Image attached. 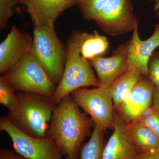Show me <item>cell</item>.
Instances as JSON below:
<instances>
[{
    "label": "cell",
    "instance_id": "6da1fadb",
    "mask_svg": "<svg viewBox=\"0 0 159 159\" xmlns=\"http://www.w3.org/2000/svg\"><path fill=\"white\" fill-rule=\"evenodd\" d=\"M95 124L80 111L70 95L56 106L47 136L54 139L65 159H80L81 146Z\"/></svg>",
    "mask_w": 159,
    "mask_h": 159
},
{
    "label": "cell",
    "instance_id": "7a4b0ae2",
    "mask_svg": "<svg viewBox=\"0 0 159 159\" xmlns=\"http://www.w3.org/2000/svg\"><path fill=\"white\" fill-rule=\"evenodd\" d=\"M18 105L7 117L16 128L29 136H47L56 105L52 97L32 92H16Z\"/></svg>",
    "mask_w": 159,
    "mask_h": 159
},
{
    "label": "cell",
    "instance_id": "3957f363",
    "mask_svg": "<svg viewBox=\"0 0 159 159\" xmlns=\"http://www.w3.org/2000/svg\"><path fill=\"white\" fill-rule=\"evenodd\" d=\"M80 33L73 31L67 43L64 70L52 97L56 105L78 89L100 87L90 61L82 57L80 52Z\"/></svg>",
    "mask_w": 159,
    "mask_h": 159
},
{
    "label": "cell",
    "instance_id": "277c9868",
    "mask_svg": "<svg viewBox=\"0 0 159 159\" xmlns=\"http://www.w3.org/2000/svg\"><path fill=\"white\" fill-rule=\"evenodd\" d=\"M31 53L57 85L64 70L66 49L57 37L54 25H34Z\"/></svg>",
    "mask_w": 159,
    "mask_h": 159
},
{
    "label": "cell",
    "instance_id": "5b68a950",
    "mask_svg": "<svg viewBox=\"0 0 159 159\" xmlns=\"http://www.w3.org/2000/svg\"><path fill=\"white\" fill-rule=\"evenodd\" d=\"M1 77L16 92H32L52 97L57 86L31 51Z\"/></svg>",
    "mask_w": 159,
    "mask_h": 159
},
{
    "label": "cell",
    "instance_id": "8992f818",
    "mask_svg": "<svg viewBox=\"0 0 159 159\" xmlns=\"http://www.w3.org/2000/svg\"><path fill=\"white\" fill-rule=\"evenodd\" d=\"M80 107L89 115L95 126L103 131L114 129L115 108L108 88H80L71 94Z\"/></svg>",
    "mask_w": 159,
    "mask_h": 159
},
{
    "label": "cell",
    "instance_id": "52a82bcc",
    "mask_svg": "<svg viewBox=\"0 0 159 159\" xmlns=\"http://www.w3.org/2000/svg\"><path fill=\"white\" fill-rule=\"evenodd\" d=\"M0 131L10 137L15 151L28 159H63L54 139L48 136L34 138L16 128L7 116L0 119Z\"/></svg>",
    "mask_w": 159,
    "mask_h": 159
},
{
    "label": "cell",
    "instance_id": "ba28073f",
    "mask_svg": "<svg viewBox=\"0 0 159 159\" xmlns=\"http://www.w3.org/2000/svg\"><path fill=\"white\" fill-rule=\"evenodd\" d=\"M93 20L103 32L113 36L133 31L139 22L131 0H109Z\"/></svg>",
    "mask_w": 159,
    "mask_h": 159
},
{
    "label": "cell",
    "instance_id": "9c48e42d",
    "mask_svg": "<svg viewBox=\"0 0 159 159\" xmlns=\"http://www.w3.org/2000/svg\"><path fill=\"white\" fill-rule=\"evenodd\" d=\"M129 39L114 50L109 57L99 56L89 61L97 73L100 87L108 88L127 70Z\"/></svg>",
    "mask_w": 159,
    "mask_h": 159
},
{
    "label": "cell",
    "instance_id": "30bf717a",
    "mask_svg": "<svg viewBox=\"0 0 159 159\" xmlns=\"http://www.w3.org/2000/svg\"><path fill=\"white\" fill-rule=\"evenodd\" d=\"M155 89L152 81L143 75L116 111L125 123L138 119L143 111L153 104Z\"/></svg>",
    "mask_w": 159,
    "mask_h": 159
},
{
    "label": "cell",
    "instance_id": "8fae6325",
    "mask_svg": "<svg viewBox=\"0 0 159 159\" xmlns=\"http://www.w3.org/2000/svg\"><path fill=\"white\" fill-rule=\"evenodd\" d=\"M33 38L28 33L11 27L7 37L0 44V74L3 75L31 52Z\"/></svg>",
    "mask_w": 159,
    "mask_h": 159
},
{
    "label": "cell",
    "instance_id": "7c38bea8",
    "mask_svg": "<svg viewBox=\"0 0 159 159\" xmlns=\"http://www.w3.org/2000/svg\"><path fill=\"white\" fill-rule=\"evenodd\" d=\"M138 29L139 22L135 26L132 36L129 39L127 70L137 69L143 75L147 76L149 59L156 49L159 47V24L155 26L152 35L145 40H142L139 37Z\"/></svg>",
    "mask_w": 159,
    "mask_h": 159
},
{
    "label": "cell",
    "instance_id": "4fadbf2b",
    "mask_svg": "<svg viewBox=\"0 0 159 159\" xmlns=\"http://www.w3.org/2000/svg\"><path fill=\"white\" fill-rule=\"evenodd\" d=\"M79 0H21L34 25H54L66 10L77 5Z\"/></svg>",
    "mask_w": 159,
    "mask_h": 159
},
{
    "label": "cell",
    "instance_id": "5bb4252c",
    "mask_svg": "<svg viewBox=\"0 0 159 159\" xmlns=\"http://www.w3.org/2000/svg\"><path fill=\"white\" fill-rule=\"evenodd\" d=\"M114 131L106 143L102 159H137L139 151L125 131V122L120 114L115 112Z\"/></svg>",
    "mask_w": 159,
    "mask_h": 159
},
{
    "label": "cell",
    "instance_id": "9a60e30c",
    "mask_svg": "<svg viewBox=\"0 0 159 159\" xmlns=\"http://www.w3.org/2000/svg\"><path fill=\"white\" fill-rule=\"evenodd\" d=\"M125 129L140 154L150 152L159 145V136L138 119L125 123Z\"/></svg>",
    "mask_w": 159,
    "mask_h": 159
},
{
    "label": "cell",
    "instance_id": "2e32d148",
    "mask_svg": "<svg viewBox=\"0 0 159 159\" xmlns=\"http://www.w3.org/2000/svg\"><path fill=\"white\" fill-rule=\"evenodd\" d=\"M137 69L128 70L112 83L108 88L113 101L115 111H118L136 84L143 76Z\"/></svg>",
    "mask_w": 159,
    "mask_h": 159
},
{
    "label": "cell",
    "instance_id": "e0dca14e",
    "mask_svg": "<svg viewBox=\"0 0 159 159\" xmlns=\"http://www.w3.org/2000/svg\"><path fill=\"white\" fill-rule=\"evenodd\" d=\"M80 52L81 56L88 60L102 56L109 48L107 38L94 31L93 34L80 31L79 37Z\"/></svg>",
    "mask_w": 159,
    "mask_h": 159
},
{
    "label": "cell",
    "instance_id": "ac0fdd59",
    "mask_svg": "<svg viewBox=\"0 0 159 159\" xmlns=\"http://www.w3.org/2000/svg\"><path fill=\"white\" fill-rule=\"evenodd\" d=\"M105 144L104 132L95 126L90 139L81 146L80 159H102Z\"/></svg>",
    "mask_w": 159,
    "mask_h": 159
},
{
    "label": "cell",
    "instance_id": "d6986e66",
    "mask_svg": "<svg viewBox=\"0 0 159 159\" xmlns=\"http://www.w3.org/2000/svg\"><path fill=\"white\" fill-rule=\"evenodd\" d=\"M109 0H79L78 7L83 18L88 21L93 20Z\"/></svg>",
    "mask_w": 159,
    "mask_h": 159
},
{
    "label": "cell",
    "instance_id": "ffe728a7",
    "mask_svg": "<svg viewBox=\"0 0 159 159\" xmlns=\"http://www.w3.org/2000/svg\"><path fill=\"white\" fill-rule=\"evenodd\" d=\"M7 82L0 77V103L9 111L14 110L18 105L16 93Z\"/></svg>",
    "mask_w": 159,
    "mask_h": 159
},
{
    "label": "cell",
    "instance_id": "44dd1931",
    "mask_svg": "<svg viewBox=\"0 0 159 159\" xmlns=\"http://www.w3.org/2000/svg\"><path fill=\"white\" fill-rule=\"evenodd\" d=\"M19 0H0V29H6L8 20L13 15L12 8Z\"/></svg>",
    "mask_w": 159,
    "mask_h": 159
},
{
    "label": "cell",
    "instance_id": "7402d4cb",
    "mask_svg": "<svg viewBox=\"0 0 159 159\" xmlns=\"http://www.w3.org/2000/svg\"><path fill=\"white\" fill-rule=\"evenodd\" d=\"M148 76L159 90V51H155L148 62Z\"/></svg>",
    "mask_w": 159,
    "mask_h": 159
},
{
    "label": "cell",
    "instance_id": "603a6c76",
    "mask_svg": "<svg viewBox=\"0 0 159 159\" xmlns=\"http://www.w3.org/2000/svg\"><path fill=\"white\" fill-rule=\"evenodd\" d=\"M140 122L148 127L159 136V110H156L150 115L144 117L139 118Z\"/></svg>",
    "mask_w": 159,
    "mask_h": 159
},
{
    "label": "cell",
    "instance_id": "cb8c5ba5",
    "mask_svg": "<svg viewBox=\"0 0 159 159\" xmlns=\"http://www.w3.org/2000/svg\"><path fill=\"white\" fill-rule=\"evenodd\" d=\"M0 159H28L16 152L6 148L0 149Z\"/></svg>",
    "mask_w": 159,
    "mask_h": 159
},
{
    "label": "cell",
    "instance_id": "d4e9b609",
    "mask_svg": "<svg viewBox=\"0 0 159 159\" xmlns=\"http://www.w3.org/2000/svg\"><path fill=\"white\" fill-rule=\"evenodd\" d=\"M137 159H159V145L150 152L140 154Z\"/></svg>",
    "mask_w": 159,
    "mask_h": 159
},
{
    "label": "cell",
    "instance_id": "484cf974",
    "mask_svg": "<svg viewBox=\"0 0 159 159\" xmlns=\"http://www.w3.org/2000/svg\"><path fill=\"white\" fill-rule=\"evenodd\" d=\"M153 103L159 110V90L156 87L154 93Z\"/></svg>",
    "mask_w": 159,
    "mask_h": 159
},
{
    "label": "cell",
    "instance_id": "4316f807",
    "mask_svg": "<svg viewBox=\"0 0 159 159\" xmlns=\"http://www.w3.org/2000/svg\"><path fill=\"white\" fill-rule=\"evenodd\" d=\"M152 1L155 2L154 10L155 11H158L159 9V0H152Z\"/></svg>",
    "mask_w": 159,
    "mask_h": 159
},
{
    "label": "cell",
    "instance_id": "83f0119b",
    "mask_svg": "<svg viewBox=\"0 0 159 159\" xmlns=\"http://www.w3.org/2000/svg\"><path fill=\"white\" fill-rule=\"evenodd\" d=\"M157 17L159 18V9H158V10L157 12Z\"/></svg>",
    "mask_w": 159,
    "mask_h": 159
},
{
    "label": "cell",
    "instance_id": "f1b7e54d",
    "mask_svg": "<svg viewBox=\"0 0 159 159\" xmlns=\"http://www.w3.org/2000/svg\"><path fill=\"white\" fill-rule=\"evenodd\" d=\"M19 1H20V3L21 0H19Z\"/></svg>",
    "mask_w": 159,
    "mask_h": 159
}]
</instances>
